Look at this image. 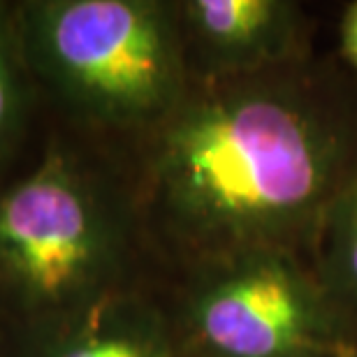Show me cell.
<instances>
[{
  "label": "cell",
  "instance_id": "cell-1",
  "mask_svg": "<svg viewBox=\"0 0 357 357\" xmlns=\"http://www.w3.org/2000/svg\"><path fill=\"white\" fill-rule=\"evenodd\" d=\"M153 183L197 265L281 248L311 255L357 160V107L309 63L204 79L160 119Z\"/></svg>",
  "mask_w": 357,
  "mask_h": 357
},
{
  "label": "cell",
  "instance_id": "cell-2",
  "mask_svg": "<svg viewBox=\"0 0 357 357\" xmlns=\"http://www.w3.org/2000/svg\"><path fill=\"white\" fill-rule=\"evenodd\" d=\"M185 332L192 357H339L357 348L311 255L281 248L199 265Z\"/></svg>",
  "mask_w": 357,
  "mask_h": 357
},
{
  "label": "cell",
  "instance_id": "cell-3",
  "mask_svg": "<svg viewBox=\"0 0 357 357\" xmlns=\"http://www.w3.org/2000/svg\"><path fill=\"white\" fill-rule=\"evenodd\" d=\"M42 45L68 91L102 119L160 121L185 93L178 21L158 3H54Z\"/></svg>",
  "mask_w": 357,
  "mask_h": 357
},
{
  "label": "cell",
  "instance_id": "cell-4",
  "mask_svg": "<svg viewBox=\"0 0 357 357\" xmlns=\"http://www.w3.org/2000/svg\"><path fill=\"white\" fill-rule=\"evenodd\" d=\"M116 260V218L63 160L45 162L0 199V267L31 299L96 304Z\"/></svg>",
  "mask_w": 357,
  "mask_h": 357
},
{
  "label": "cell",
  "instance_id": "cell-5",
  "mask_svg": "<svg viewBox=\"0 0 357 357\" xmlns=\"http://www.w3.org/2000/svg\"><path fill=\"white\" fill-rule=\"evenodd\" d=\"M204 79L251 77L306 61L302 5L290 0H190L178 10Z\"/></svg>",
  "mask_w": 357,
  "mask_h": 357
},
{
  "label": "cell",
  "instance_id": "cell-6",
  "mask_svg": "<svg viewBox=\"0 0 357 357\" xmlns=\"http://www.w3.org/2000/svg\"><path fill=\"white\" fill-rule=\"evenodd\" d=\"M54 357H174V344L153 313L102 297Z\"/></svg>",
  "mask_w": 357,
  "mask_h": 357
},
{
  "label": "cell",
  "instance_id": "cell-7",
  "mask_svg": "<svg viewBox=\"0 0 357 357\" xmlns=\"http://www.w3.org/2000/svg\"><path fill=\"white\" fill-rule=\"evenodd\" d=\"M311 262L357 341V160L320 220Z\"/></svg>",
  "mask_w": 357,
  "mask_h": 357
},
{
  "label": "cell",
  "instance_id": "cell-8",
  "mask_svg": "<svg viewBox=\"0 0 357 357\" xmlns=\"http://www.w3.org/2000/svg\"><path fill=\"white\" fill-rule=\"evenodd\" d=\"M341 54L357 70V3H353L341 21Z\"/></svg>",
  "mask_w": 357,
  "mask_h": 357
},
{
  "label": "cell",
  "instance_id": "cell-9",
  "mask_svg": "<svg viewBox=\"0 0 357 357\" xmlns=\"http://www.w3.org/2000/svg\"><path fill=\"white\" fill-rule=\"evenodd\" d=\"M12 79H10V70H7L5 61V49L3 40H0V135H3L7 121L12 114Z\"/></svg>",
  "mask_w": 357,
  "mask_h": 357
},
{
  "label": "cell",
  "instance_id": "cell-10",
  "mask_svg": "<svg viewBox=\"0 0 357 357\" xmlns=\"http://www.w3.org/2000/svg\"><path fill=\"white\" fill-rule=\"evenodd\" d=\"M355 351H357V348H351V351H346V353H341L339 357H355Z\"/></svg>",
  "mask_w": 357,
  "mask_h": 357
},
{
  "label": "cell",
  "instance_id": "cell-11",
  "mask_svg": "<svg viewBox=\"0 0 357 357\" xmlns=\"http://www.w3.org/2000/svg\"><path fill=\"white\" fill-rule=\"evenodd\" d=\"M355 357H357V351H355Z\"/></svg>",
  "mask_w": 357,
  "mask_h": 357
}]
</instances>
